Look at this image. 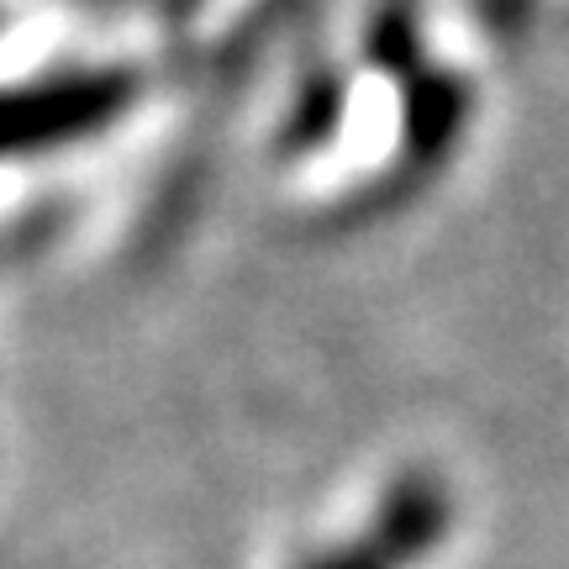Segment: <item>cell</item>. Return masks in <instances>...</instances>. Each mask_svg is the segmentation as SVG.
<instances>
[{
	"label": "cell",
	"mask_w": 569,
	"mask_h": 569,
	"mask_svg": "<svg viewBox=\"0 0 569 569\" xmlns=\"http://www.w3.org/2000/svg\"><path fill=\"white\" fill-rule=\"evenodd\" d=\"M138 96L127 74H69V80L27 84L0 96V159L42 153L59 142L90 138Z\"/></svg>",
	"instance_id": "6da1fadb"
},
{
	"label": "cell",
	"mask_w": 569,
	"mask_h": 569,
	"mask_svg": "<svg viewBox=\"0 0 569 569\" xmlns=\"http://www.w3.org/2000/svg\"><path fill=\"white\" fill-rule=\"evenodd\" d=\"M443 528H448L443 490L432 480H407L359 543H348L343 553H327L311 569H407L411 559H422L443 538Z\"/></svg>",
	"instance_id": "7a4b0ae2"
}]
</instances>
